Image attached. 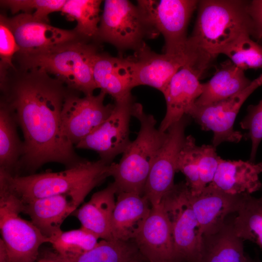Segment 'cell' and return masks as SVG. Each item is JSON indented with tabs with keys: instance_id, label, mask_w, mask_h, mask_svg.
<instances>
[{
	"instance_id": "5",
	"label": "cell",
	"mask_w": 262,
	"mask_h": 262,
	"mask_svg": "<svg viewBox=\"0 0 262 262\" xmlns=\"http://www.w3.org/2000/svg\"><path fill=\"white\" fill-rule=\"evenodd\" d=\"M132 116L140 122V130L122 154L118 163H112L111 174L117 193H134L144 195L151 166L167 135L156 127L154 117L146 113L142 105L134 102Z\"/></svg>"
},
{
	"instance_id": "37",
	"label": "cell",
	"mask_w": 262,
	"mask_h": 262,
	"mask_svg": "<svg viewBox=\"0 0 262 262\" xmlns=\"http://www.w3.org/2000/svg\"><path fill=\"white\" fill-rule=\"evenodd\" d=\"M247 9L252 22L251 36L262 41V0L248 2Z\"/></svg>"
},
{
	"instance_id": "25",
	"label": "cell",
	"mask_w": 262,
	"mask_h": 262,
	"mask_svg": "<svg viewBox=\"0 0 262 262\" xmlns=\"http://www.w3.org/2000/svg\"><path fill=\"white\" fill-rule=\"evenodd\" d=\"M251 82L244 70L231 61H226L208 82L202 83V92L195 104L203 106L227 99L242 92Z\"/></svg>"
},
{
	"instance_id": "1",
	"label": "cell",
	"mask_w": 262,
	"mask_h": 262,
	"mask_svg": "<svg viewBox=\"0 0 262 262\" xmlns=\"http://www.w3.org/2000/svg\"><path fill=\"white\" fill-rule=\"evenodd\" d=\"M0 102L12 112L24 136L18 176L22 171L34 174L48 163L67 169L86 160L77 154L61 131L63 106L72 90L44 71L16 66L0 80Z\"/></svg>"
},
{
	"instance_id": "42",
	"label": "cell",
	"mask_w": 262,
	"mask_h": 262,
	"mask_svg": "<svg viewBox=\"0 0 262 262\" xmlns=\"http://www.w3.org/2000/svg\"><path fill=\"white\" fill-rule=\"evenodd\" d=\"M260 199L262 201V196H261V197H260Z\"/></svg>"
},
{
	"instance_id": "13",
	"label": "cell",
	"mask_w": 262,
	"mask_h": 262,
	"mask_svg": "<svg viewBox=\"0 0 262 262\" xmlns=\"http://www.w3.org/2000/svg\"><path fill=\"white\" fill-rule=\"evenodd\" d=\"M190 118L185 115L166 131V139L151 166L145 187L144 196L151 206L158 205L175 185L177 160Z\"/></svg>"
},
{
	"instance_id": "17",
	"label": "cell",
	"mask_w": 262,
	"mask_h": 262,
	"mask_svg": "<svg viewBox=\"0 0 262 262\" xmlns=\"http://www.w3.org/2000/svg\"><path fill=\"white\" fill-rule=\"evenodd\" d=\"M85 197L65 194L21 202L22 213L28 215L31 222L49 240L61 232L64 221L77 209Z\"/></svg>"
},
{
	"instance_id": "16",
	"label": "cell",
	"mask_w": 262,
	"mask_h": 262,
	"mask_svg": "<svg viewBox=\"0 0 262 262\" xmlns=\"http://www.w3.org/2000/svg\"><path fill=\"white\" fill-rule=\"evenodd\" d=\"M133 240L147 262H178L170 223L161 202L151 206Z\"/></svg>"
},
{
	"instance_id": "14",
	"label": "cell",
	"mask_w": 262,
	"mask_h": 262,
	"mask_svg": "<svg viewBox=\"0 0 262 262\" xmlns=\"http://www.w3.org/2000/svg\"><path fill=\"white\" fill-rule=\"evenodd\" d=\"M125 58L132 88L147 85L162 93L174 75L185 66L180 58L154 52L146 43Z\"/></svg>"
},
{
	"instance_id": "2",
	"label": "cell",
	"mask_w": 262,
	"mask_h": 262,
	"mask_svg": "<svg viewBox=\"0 0 262 262\" xmlns=\"http://www.w3.org/2000/svg\"><path fill=\"white\" fill-rule=\"evenodd\" d=\"M248 3L236 0L198 1L196 23L187 42L186 56L208 68L213 59L240 35L249 33L251 36Z\"/></svg>"
},
{
	"instance_id": "20",
	"label": "cell",
	"mask_w": 262,
	"mask_h": 262,
	"mask_svg": "<svg viewBox=\"0 0 262 262\" xmlns=\"http://www.w3.org/2000/svg\"><path fill=\"white\" fill-rule=\"evenodd\" d=\"M262 172V162L255 164L220 158L214 177L210 184L229 194L251 195L262 187L259 179Z\"/></svg>"
},
{
	"instance_id": "36",
	"label": "cell",
	"mask_w": 262,
	"mask_h": 262,
	"mask_svg": "<svg viewBox=\"0 0 262 262\" xmlns=\"http://www.w3.org/2000/svg\"><path fill=\"white\" fill-rule=\"evenodd\" d=\"M200 180L204 189L213 180L218 165L219 157L213 145L199 146Z\"/></svg>"
},
{
	"instance_id": "38",
	"label": "cell",
	"mask_w": 262,
	"mask_h": 262,
	"mask_svg": "<svg viewBox=\"0 0 262 262\" xmlns=\"http://www.w3.org/2000/svg\"><path fill=\"white\" fill-rule=\"evenodd\" d=\"M0 262H10L6 246L1 238L0 239Z\"/></svg>"
},
{
	"instance_id": "9",
	"label": "cell",
	"mask_w": 262,
	"mask_h": 262,
	"mask_svg": "<svg viewBox=\"0 0 262 262\" xmlns=\"http://www.w3.org/2000/svg\"><path fill=\"white\" fill-rule=\"evenodd\" d=\"M198 3L195 0H137L151 24L163 35L164 53L183 60L185 65L187 27Z\"/></svg>"
},
{
	"instance_id": "15",
	"label": "cell",
	"mask_w": 262,
	"mask_h": 262,
	"mask_svg": "<svg viewBox=\"0 0 262 262\" xmlns=\"http://www.w3.org/2000/svg\"><path fill=\"white\" fill-rule=\"evenodd\" d=\"M5 18L19 48V53L37 52L81 39L74 29L55 27L35 20L31 14L22 13Z\"/></svg>"
},
{
	"instance_id": "28",
	"label": "cell",
	"mask_w": 262,
	"mask_h": 262,
	"mask_svg": "<svg viewBox=\"0 0 262 262\" xmlns=\"http://www.w3.org/2000/svg\"><path fill=\"white\" fill-rule=\"evenodd\" d=\"M102 1L100 0H66L62 7L61 12L67 20L77 21V25L73 29L82 40L97 43Z\"/></svg>"
},
{
	"instance_id": "22",
	"label": "cell",
	"mask_w": 262,
	"mask_h": 262,
	"mask_svg": "<svg viewBox=\"0 0 262 262\" xmlns=\"http://www.w3.org/2000/svg\"><path fill=\"white\" fill-rule=\"evenodd\" d=\"M117 189L113 182L93 194L90 200L73 213L81 227L92 231L99 238L115 239L112 231V220L115 205Z\"/></svg>"
},
{
	"instance_id": "34",
	"label": "cell",
	"mask_w": 262,
	"mask_h": 262,
	"mask_svg": "<svg viewBox=\"0 0 262 262\" xmlns=\"http://www.w3.org/2000/svg\"><path fill=\"white\" fill-rule=\"evenodd\" d=\"M19 51L15 36L6 21L5 16L0 15V80L8 71L14 68V56Z\"/></svg>"
},
{
	"instance_id": "31",
	"label": "cell",
	"mask_w": 262,
	"mask_h": 262,
	"mask_svg": "<svg viewBox=\"0 0 262 262\" xmlns=\"http://www.w3.org/2000/svg\"><path fill=\"white\" fill-rule=\"evenodd\" d=\"M249 33H243L222 52L239 68L262 69V45L252 40Z\"/></svg>"
},
{
	"instance_id": "35",
	"label": "cell",
	"mask_w": 262,
	"mask_h": 262,
	"mask_svg": "<svg viewBox=\"0 0 262 262\" xmlns=\"http://www.w3.org/2000/svg\"><path fill=\"white\" fill-rule=\"evenodd\" d=\"M240 125L242 129L248 131L247 136L251 141L250 161L254 162L258 147L262 140V99L257 104L248 107L247 115Z\"/></svg>"
},
{
	"instance_id": "33",
	"label": "cell",
	"mask_w": 262,
	"mask_h": 262,
	"mask_svg": "<svg viewBox=\"0 0 262 262\" xmlns=\"http://www.w3.org/2000/svg\"><path fill=\"white\" fill-rule=\"evenodd\" d=\"M66 0H1L0 5L12 14L19 11L31 14L35 20L49 24V15L61 11Z\"/></svg>"
},
{
	"instance_id": "10",
	"label": "cell",
	"mask_w": 262,
	"mask_h": 262,
	"mask_svg": "<svg viewBox=\"0 0 262 262\" xmlns=\"http://www.w3.org/2000/svg\"><path fill=\"white\" fill-rule=\"evenodd\" d=\"M79 94L73 90L69 92L61 115L62 133L75 146L108 118L115 106L114 104H104L106 94L103 91L83 97Z\"/></svg>"
},
{
	"instance_id": "29",
	"label": "cell",
	"mask_w": 262,
	"mask_h": 262,
	"mask_svg": "<svg viewBox=\"0 0 262 262\" xmlns=\"http://www.w3.org/2000/svg\"><path fill=\"white\" fill-rule=\"evenodd\" d=\"M237 215L233 220L239 237L255 243L262 249V201L251 195L243 194Z\"/></svg>"
},
{
	"instance_id": "26",
	"label": "cell",
	"mask_w": 262,
	"mask_h": 262,
	"mask_svg": "<svg viewBox=\"0 0 262 262\" xmlns=\"http://www.w3.org/2000/svg\"><path fill=\"white\" fill-rule=\"evenodd\" d=\"M18 124L11 110L0 102V172L18 175L23 143L18 136Z\"/></svg>"
},
{
	"instance_id": "40",
	"label": "cell",
	"mask_w": 262,
	"mask_h": 262,
	"mask_svg": "<svg viewBox=\"0 0 262 262\" xmlns=\"http://www.w3.org/2000/svg\"><path fill=\"white\" fill-rule=\"evenodd\" d=\"M249 262H261L259 260H254L251 259L250 261H249Z\"/></svg>"
},
{
	"instance_id": "21",
	"label": "cell",
	"mask_w": 262,
	"mask_h": 262,
	"mask_svg": "<svg viewBox=\"0 0 262 262\" xmlns=\"http://www.w3.org/2000/svg\"><path fill=\"white\" fill-rule=\"evenodd\" d=\"M116 195L112 220L113 236L122 241L133 240L148 217L151 205L144 195L127 192Z\"/></svg>"
},
{
	"instance_id": "12",
	"label": "cell",
	"mask_w": 262,
	"mask_h": 262,
	"mask_svg": "<svg viewBox=\"0 0 262 262\" xmlns=\"http://www.w3.org/2000/svg\"><path fill=\"white\" fill-rule=\"evenodd\" d=\"M262 85V74L239 94L206 106L194 104L187 115L194 119L203 130L213 132L212 143L215 147L224 142L238 143L243 135L233 129L234 121L244 102Z\"/></svg>"
},
{
	"instance_id": "24",
	"label": "cell",
	"mask_w": 262,
	"mask_h": 262,
	"mask_svg": "<svg viewBox=\"0 0 262 262\" xmlns=\"http://www.w3.org/2000/svg\"><path fill=\"white\" fill-rule=\"evenodd\" d=\"M243 240L236 234L233 220L227 219L217 232L202 235L199 262H249Z\"/></svg>"
},
{
	"instance_id": "27",
	"label": "cell",
	"mask_w": 262,
	"mask_h": 262,
	"mask_svg": "<svg viewBox=\"0 0 262 262\" xmlns=\"http://www.w3.org/2000/svg\"><path fill=\"white\" fill-rule=\"evenodd\" d=\"M49 255L59 262H132L141 256L133 240H102L91 250L81 255L65 257L55 252Z\"/></svg>"
},
{
	"instance_id": "18",
	"label": "cell",
	"mask_w": 262,
	"mask_h": 262,
	"mask_svg": "<svg viewBox=\"0 0 262 262\" xmlns=\"http://www.w3.org/2000/svg\"><path fill=\"white\" fill-rule=\"evenodd\" d=\"M230 195L209 184L197 195L190 193V201L202 235L218 231L230 213H237L243 197Z\"/></svg>"
},
{
	"instance_id": "7",
	"label": "cell",
	"mask_w": 262,
	"mask_h": 262,
	"mask_svg": "<svg viewBox=\"0 0 262 262\" xmlns=\"http://www.w3.org/2000/svg\"><path fill=\"white\" fill-rule=\"evenodd\" d=\"M22 204L7 190L0 188V229L10 262H34L40 246L49 243L32 222L20 217Z\"/></svg>"
},
{
	"instance_id": "32",
	"label": "cell",
	"mask_w": 262,
	"mask_h": 262,
	"mask_svg": "<svg viewBox=\"0 0 262 262\" xmlns=\"http://www.w3.org/2000/svg\"><path fill=\"white\" fill-rule=\"evenodd\" d=\"M199 146L191 135L186 136L180 151L177 164V172H182L192 195H197L203 190L200 180Z\"/></svg>"
},
{
	"instance_id": "4",
	"label": "cell",
	"mask_w": 262,
	"mask_h": 262,
	"mask_svg": "<svg viewBox=\"0 0 262 262\" xmlns=\"http://www.w3.org/2000/svg\"><path fill=\"white\" fill-rule=\"evenodd\" d=\"M98 45L78 39L37 52L16 53L13 62L23 69L44 71L68 88L91 95L97 88L93 70Z\"/></svg>"
},
{
	"instance_id": "23",
	"label": "cell",
	"mask_w": 262,
	"mask_h": 262,
	"mask_svg": "<svg viewBox=\"0 0 262 262\" xmlns=\"http://www.w3.org/2000/svg\"><path fill=\"white\" fill-rule=\"evenodd\" d=\"M93 78L97 88L117 101L131 93L133 88L125 58L98 52L95 58Z\"/></svg>"
},
{
	"instance_id": "8",
	"label": "cell",
	"mask_w": 262,
	"mask_h": 262,
	"mask_svg": "<svg viewBox=\"0 0 262 262\" xmlns=\"http://www.w3.org/2000/svg\"><path fill=\"white\" fill-rule=\"evenodd\" d=\"M186 182L175 184L162 198L170 223L178 262H199L202 234L193 210Z\"/></svg>"
},
{
	"instance_id": "11",
	"label": "cell",
	"mask_w": 262,
	"mask_h": 262,
	"mask_svg": "<svg viewBox=\"0 0 262 262\" xmlns=\"http://www.w3.org/2000/svg\"><path fill=\"white\" fill-rule=\"evenodd\" d=\"M134 99L131 94L115 101L114 108L108 118L97 129L75 147L96 151L100 159L111 164L122 154L131 143L130 122Z\"/></svg>"
},
{
	"instance_id": "39",
	"label": "cell",
	"mask_w": 262,
	"mask_h": 262,
	"mask_svg": "<svg viewBox=\"0 0 262 262\" xmlns=\"http://www.w3.org/2000/svg\"><path fill=\"white\" fill-rule=\"evenodd\" d=\"M34 262H59L48 253L47 255L45 256L44 257L41 259H40L39 260L36 261Z\"/></svg>"
},
{
	"instance_id": "3",
	"label": "cell",
	"mask_w": 262,
	"mask_h": 262,
	"mask_svg": "<svg viewBox=\"0 0 262 262\" xmlns=\"http://www.w3.org/2000/svg\"><path fill=\"white\" fill-rule=\"evenodd\" d=\"M111 165L99 159L86 160L65 170L12 176L0 172V187L25 202L33 199L65 194L85 196L111 176Z\"/></svg>"
},
{
	"instance_id": "6",
	"label": "cell",
	"mask_w": 262,
	"mask_h": 262,
	"mask_svg": "<svg viewBox=\"0 0 262 262\" xmlns=\"http://www.w3.org/2000/svg\"><path fill=\"white\" fill-rule=\"evenodd\" d=\"M159 33L141 7L128 0H106L100 16L96 42L108 43L119 50L142 47L146 39Z\"/></svg>"
},
{
	"instance_id": "41",
	"label": "cell",
	"mask_w": 262,
	"mask_h": 262,
	"mask_svg": "<svg viewBox=\"0 0 262 262\" xmlns=\"http://www.w3.org/2000/svg\"><path fill=\"white\" fill-rule=\"evenodd\" d=\"M139 262V261H133V262Z\"/></svg>"
},
{
	"instance_id": "30",
	"label": "cell",
	"mask_w": 262,
	"mask_h": 262,
	"mask_svg": "<svg viewBox=\"0 0 262 262\" xmlns=\"http://www.w3.org/2000/svg\"><path fill=\"white\" fill-rule=\"evenodd\" d=\"M98 237L92 231L81 227L76 229L61 231L51 238V244L55 253L65 257H73L84 253L98 243Z\"/></svg>"
},
{
	"instance_id": "19",
	"label": "cell",
	"mask_w": 262,
	"mask_h": 262,
	"mask_svg": "<svg viewBox=\"0 0 262 262\" xmlns=\"http://www.w3.org/2000/svg\"><path fill=\"white\" fill-rule=\"evenodd\" d=\"M201 76L192 67L184 66L172 77L163 92L166 111L159 130L164 132L187 115L201 95L203 85Z\"/></svg>"
}]
</instances>
